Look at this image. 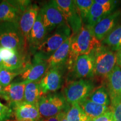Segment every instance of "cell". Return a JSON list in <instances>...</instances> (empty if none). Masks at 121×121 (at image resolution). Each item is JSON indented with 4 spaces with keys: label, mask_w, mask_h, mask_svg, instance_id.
I'll list each match as a JSON object with an SVG mask.
<instances>
[{
    "label": "cell",
    "mask_w": 121,
    "mask_h": 121,
    "mask_svg": "<svg viewBox=\"0 0 121 121\" xmlns=\"http://www.w3.org/2000/svg\"><path fill=\"white\" fill-rule=\"evenodd\" d=\"M108 91L112 105L121 99V69L116 65L107 78Z\"/></svg>",
    "instance_id": "16"
},
{
    "label": "cell",
    "mask_w": 121,
    "mask_h": 121,
    "mask_svg": "<svg viewBox=\"0 0 121 121\" xmlns=\"http://www.w3.org/2000/svg\"><path fill=\"white\" fill-rule=\"evenodd\" d=\"M38 104L42 118L56 116L63 111H67L69 107L63 94L57 92L43 95Z\"/></svg>",
    "instance_id": "5"
},
{
    "label": "cell",
    "mask_w": 121,
    "mask_h": 121,
    "mask_svg": "<svg viewBox=\"0 0 121 121\" xmlns=\"http://www.w3.org/2000/svg\"><path fill=\"white\" fill-rule=\"evenodd\" d=\"M30 60L28 58L25 51H17L13 58L3 61V66L4 69L10 71L24 70L25 66Z\"/></svg>",
    "instance_id": "21"
},
{
    "label": "cell",
    "mask_w": 121,
    "mask_h": 121,
    "mask_svg": "<svg viewBox=\"0 0 121 121\" xmlns=\"http://www.w3.org/2000/svg\"><path fill=\"white\" fill-rule=\"evenodd\" d=\"M48 33L42 22L41 16L39 13L30 31L28 42V47L31 54L34 55L39 45L43 43Z\"/></svg>",
    "instance_id": "14"
},
{
    "label": "cell",
    "mask_w": 121,
    "mask_h": 121,
    "mask_svg": "<svg viewBox=\"0 0 121 121\" xmlns=\"http://www.w3.org/2000/svg\"><path fill=\"white\" fill-rule=\"evenodd\" d=\"M39 13L48 35L59 26L66 23L54 1H50L43 4L40 8Z\"/></svg>",
    "instance_id": "8"
},
{
    "label": "cell",
    "mask_w": 121,
    "mask_h": 121,
    "mask_svg": "<svg viewBox=\"0 0 121 121\" xmlns=\"http://www.w3.org/2000/svg\"><path fill=\"white\" fill-rule=\"evenodd\" d=\"M17 51L16 49L0 46V57L2 58L3 61H6L13 58Z\"/></svg>",
    "instance_id": "30"
},
{
    "label": "cell",
    "mask_w": 121,
    "mask_h": 121,
    "mask_svg": "<svg viewBox=\"0 0 121 121\" xmlns=\"http://www.w3.org/2000/svg\"><path fill=\"white\" fill-rule=\"evenodd\" d=\"M91 121H114V119L112 112L110 109L99 117L93 119Z\"/></svg>",
    "instance_id": "33"
},
{
    "label": "cell",
    "mask_w": 121,
    "mask_h": 121,
    "mask_svg": "<svg viewBox=\"0 0 121 121\" xmlns=\"http://www.w3.org/2000/svg\"><path fill=\"white\" fill-rule=\"evenodd\" d=\"M23 70L10 71L6 69H0V85L2 87H4L11 83L16 77L19 76Z\"/></svg>",
    "instance_id": "28"
},
{
    "label": "cell",
    "mask_w": 121,
    "mask_h": 121,
    "mask_svg": "<svg viewBox=\"0 0 121 121\" xmlns=\"http://www.w3.org/2000/svg\"><path fill=\"white\" fill-rule=\"evenodd\" d=\"M2 89H3V87H2V86L0 85V95H1V94L2 93Z\"/></svg>",
    "instance_id": "39"
},
{
    "label": "cell",
    "mask_w": 121,
    "mask_h": 121,
    "mask_svg": "<svg viewBox=\"0 0 121 121\" xmlns=\"http://www.w3.org/2000/svg\"><path fill=\"white\" fill-rule=\"evenodd\" d=\"M4 68V66H3V60L2 58L0 57V69H3Z\"/></svg>",
    "instance_id": "37"
},
{
    "label": "cell",
    "mask_w": 121,
    "mask_h": 121,
    "mask_svg": "<svg viewBox=\"0 0 121 121\" xmlns=\"http://www.w3.org/2000/svg\"><path fill=\"white\" fill-rule=\"evenodd\" d=\"M19 24L11 22H0V45L14 49L17 51H25L26 46Z\"/></svg>",
    "instance_id": "3"
},
{
    "label": "cell",
    "mask_w": 121,
    "mask_h": 121,
    "mask_svg": "<svg viewBox=\"0 0 121 121\" xmlns=\"http://www.w3.org/2000/svg\"><path fill=\"white\" fill-rule=\"evenodd\" d=\"M121 18V11L112 12L101 20L93 28L94 35L99 41L102 42L109 33L117 26Z\"/></svg>",
    "instance_id": "11"
},
{
    "label": "cell",
    "mask_w": 121,
    "mask_h": 121,
    "mask_svg": "<svg viewBox=\"0 0 121 121\" xmlns=\"http://www.w3.org/2000/svg\"><path fill=\"white\" fill-rule=\"evenodd\" d=\"M39 11L40 7L37 4H31L22 13L18 22L20 29L25 38L27 45L30 31L35 22Z\"/></svg>",
    "instance_id": "13"
},
{
    "label": "cell",
    "mask_w": 121,
    "mask_h": 121,
    "mask_svg": "<svg viewBox=\"0 0 121 121\" xmlns=\"http://www.w3.org/2000/svg\"><path fill=\"white\" fill-rule=\"evenodd\" d=\"M48 69L47 60L35 53L32 60L27 63L23 71L14 81L26 82L39 81Z\"/></svg>",
    "instance_id": "7"
},
{
    "label": "cell",
    "mask_w": 121,
    "mask_h": 121,
    "mask_svg": "<svg viewBox=\"0 0 121 121\" xmlns=\"http://www.w3.org/2000/svg\"><path fill=\"white\" fill-rule=\"evenodd\" d=\"M6 121H15V120H7Z\"/></svg>",
    "instance_id": "40"
},
{
    "label": "cell",
    "mask_w": 121,
    "mask_h": 121,
    "mask_svg": "<svg viewBox=\"0 0 121 121\" xmlns=\"http://www.w3.org/2000/svg\"><path fill=\"white\" fill-rule=\"evenodd\" d=\"M67 111H63L59 114L60 116V121H68L67 116H66Z\"/></svg>",
    "instance_id": "35"
},
{
    "label": "cell",
    "mask_w": 121,
    "mask_h": 121,
    "mask_svg": "<svg viewBox=\"0 0 121 121\" xmlns=\"http://www.w3.org/2000/svg\"><path fill=\"white\" fill-rule=\"evenodd\" d=\"M94 85L87 79H80L71 82L64 89L65 99L69 104L79 103L87 99L94 90Z\"/></svg>",
    "instance_id": "6"
},
{
    "label": "cell",
    "mask_w": 121,
    "mask_h": 121,
    "mask_svg": "<svg viewBox=\"0 0 121 121\" xmlns=\"http://www.w3.org/2000/svg\"><path fill=\"white\" fill-rule=\"evenodd\" d=\"M68 121H91L81 109L79 104L75 103L71 104L66 112Z\"/></svg>",
    "instance_id": "26"
},
{
    "label": "cell",
    "mask_w": 121,
    "mask_h": 121,
    "mask_svg": "<svg viewBox=\"0 0 121 121\" xmlns=\"http://www.w3.org/2000/svg\"></svg>",
    "instance_id": "41"
},
{
    "label": "cell",
    "mask_w": 121,
    "mask_h": 121,
    "mask_svg": "<svg viewBox=\"0 0 121 121\" xmlns=\"http://www.w3.org/2000/svg\"><path fill=\"white\" fill-rule=\"evenodd\" d=\"M27 82L13 81L7 86L3 87L1 97L5 100L12 108L24 101V91Z\"/></svg>",
    "instance_id": "12"
},
{
    "label": "cell",
    "mask_w": 121,
    "mask_h": 121,
    "mask_svg": "<svg viewBox=\"0 0 121 121\" xmlns=\"http://www.w3.org/2000/svg\"><path fill=\"white\" fill-rule=\"evenodd\" d=\"M72 72L80 79L94 76V62L91 54L79 56L74 64Z\"/></svg>",
    "instance_id": "15"
},
{
    "label": "cell",
    "mask_w": 121,
    "mask_h": 121,
    "mask_svg": "<svg viewBox=\"0 0 121 121\" xmlns=\"http://www.w3.org/2000/svg\"><path fill=\"white\" fill-rule=\"evenodd\" d=\"M38 121H60V116L59 114L53 117L48 118H41Z\"/></svg>",
    "instance_id": "34"
},
{
    "label": "cell",
    "mask_w": 121,
    "mask_h": 121,
    "mask_svg": "<svg viewBox=\"0 0 121 121\" xmlns=\"http://www.w3.org/2000/svg\"><path fill=\"white\" fill-rule=\"evenodd\" d=\"M22 13L15 1H3L0 3V22L18 23Z\"/></svg>",
    "instance_id": "19"
},
{
    "label": "cell",
    "mask_w": 121,
    "mask_h": 121,
    "mask_svg": "<svg viewBox=\"0 0 121 121\" xmlns=\"http://www.w3.org/2000/svg\"><path fill=\"white\" fill-rule=\"evenodd\" d=\"M72 35V31L67 23L59 26L53 34L47 35L39 45L35 53L47 60L49 57Z\"/></svg>",
    "instance_id": "4"
},
{
    "label": "cell",
    "mask_w": 121,
    "mask_h": 121,
    "mask_svg": "<svg viewBox=\"0 0 121 121\" xmlns=\"http://www.w3.org/2000/svg\"><path fill=\"white\" fill-rule=\"evenodd\" d=\"M63 67L48 69L41 80L40 87L43 95L55 93L62 86L63 81Z\"/></svg>",
    "instance_id": "10"
},
{
    "label": "cell",
    "mask_w": 121,
    "mask_h": 121,
    "mask_svg": "<svg viewBox=\"0 0 121 121\" xmlns=\"http://www.w3.org/2000/svg\"><path fill=\"white\" fill-rule=\"evenodd\" d=\"M94 2L105 8L110 9L112 11H113L117 2V1L112 0H95Z\"/></svg>",
    "instance_id": "32"
},
{
    "label": "cell",
    "mask_w": 121,
    "mask_h": 121,
    "mask_svg": "<svg viewBox=\"0 0 121 121\" xmlns=\"http://www.w3.org/2000/svg\"><path fill=\"white\" fill-rule=\"evenodd\" d=\"M81 109L88 117L93 119L99 117L111 109L110 106L101 105L92 102L88 98L78 103Z\"/></svg>",
    "instance_id": "20"
},
{
    "label": "cell",
    "mask_w": 121,
    "mask_h": 121,
    "mask_svg": "<svg viewBox=\"0 0 121 121\" xmlns=\"http://www.w3.org/2000/svg\"><path fill=\"white\" fill-rule=\"evenodd\" d=\"M93 58L94 75L107 78L117 65V54L102 44L90 53Z\"/></svg>",
    "instance_id": "2"
},
{
    "label": "cell",
    "mask_w": 121,
    "mask_h": 121,
    "mask_svg": "<svg viewBox=\"0 0 121 121\" xmlns=\"http://www.w3.org/2000/svg\"><path fill=\"white\" fill-rule=\"evenodd\" d=\"M102 45L95 37L93 28L83 23L78 34L73 35L66 67L72 72L76 60L79 56L89 54Z\"/></svg>",
    "instance_id": "1"
},
{
    "label": "cell",
    "mask_w": 121,
    "mask_h": 121,
    "mask_svg": "<svg viewBox=\"0 0 121 121\" xmlns=\"http://www.w3.org/2000/svg\"><path fill=\"white\" fill-rule=\"evenodd\" d=\"M112 12L113 11L110 9L100 5L94 1V3L90 10L88 18L85 24L91 28H93L103 18Z\"/></svg>",
    "instance_id": "22"
},
{
    "label": "cell",
    "mask_w": 121,
    "mask_h": 121,
    "mask_svg": "<svg viewBox=\"0 0 121 121\" xmlns=\"http://www.w3.org/2000/svg\"><path fill=\"white\" fill-rule=\"evenodd\" d=\"M74 4L84 24L86 22L94 0H74Z\"/></svg>",
    "instance_id": "27"
},
{
    "label": "cell",
    "mask_w": 121,
    "mask_h": 121,
    "mask_svg": "<svg viewBox=\"0 0 121 121\" xmlns=\"http://www.w3.org/2000/svg\"><path fill=\"white\" fill-rule=\"evenodd\" d=\"M57 7L62 14L66 23L71 29L72 34L75 35L79 32L83 22L73 1L54 0Z\"/></svg>",
    "instance_id": "9"
},
{
    "label": "cell",
    "mask_w": 121,
    "mask_h": 121,
    "mask_svg": "<svg viewBox=\"0 0 121 121\" xmlns=\"http://www.w3.org/2000/svg\"><path fill=\"white\" fill-rule=\"evenodd\" d=\"M117 54V65L121 69V50L116 52Z\"/></svg>",
    "instance_id": "36"
},
{
    "label": "cell",
    "mask_w": 121,
    "mask_h": 121,
    "mask_svg": "<svg viewBox=\"0 0 121 121\" xmlns=\"http://www.w3.org/2000/svg\"><path fill=\"white\" fill-rule=\"evenodd\" d=\"M87 98L99 105L107 107L110 105V100L108 89L103 86L93 90Z\"/></svg>",
    "instance_id": "25"
},
{
    "label": "cell",
    "mask_w": 121,
    "mask_h": 121,
    "mask_svg": "<svg viewBox=\"0 0 121 121\" xmlns=\"http://www.w3.org/2000/svg\"><path fill=\"white\" fill-rule=\"evenodd\" d=\"M73 35L69 37L48 59V69L63 67L67 63Z\"/></svg>",
    "instance_id": "18"
},
{
    "label": "cell",
    "mask_w": 121,
    "mask_h": 121,
    "mask_svg": "<svg viewBox=\"0 0 121 121\" xmlns=\"http://www.w3.org/2000/svg\"><path fill=\"white\" fill-rule=\"evenodd\" d=\"M13 113V110L10 107L4 105L0 102V121L9 120Z\"/></svg>",
    "instance_id": "29"
},
{
    "label": "cell",
    "mask_w": 121,
    "mask_h": 121,
    "mask_svg": "<svg viewBox=\"0 0 121 121\" xmlns=\"http://www.w3.org/2000/svg\"><path fill=\"white\" fill-rule=\"evenodd\" d=\"M39 81L28 82L24 91V101L28 103L38 104L39 99L43 96Z\"/></svg>",
    "instance_id": "23"
},
{
    "label": "cell",
    "mask_w": 121,
    "mask_h": 121,
    "mask_svg": "<svg viewBox=\"0 0 121 121\" xmlns=\"http://www.w3.org/2000/svg\"><path fill=\"white\" fill-rule=\"evenodd\" d=\"M101 43L115 52L121 51V24L117 25Z\"/></svg>",
    "instance_id": "24"
},
{
    "label": "cell",
    "mask_w": 121,
    "mask_h": 121,
    "mask_svg": "<svg viewBox=\"0 0 121 121\" xmlns=\"http://www.w3.org/2000/svg\"><path fill=\"white\" fill-rule=\"evenodd\" d=\"M15 117L17 120L30 119L38 121L41 119L39 111L38 104H33L23 102L16 104L12 108Z\"/></svg>",
    "instance_id": "17"
},
{
    "label": "cell",
    "mask_w": 121,
    "mask_h": 121,
    "mask_svg": "<svg viewBox=\"0 0 121 121\" xmlns=\"http://www.w3.org/2000/svg\"><path fill=\"white\" fill-rule=\"evenodd\" d=\"M15 121H34L30 120V119H20V120H17V119H15Z\"/></svg>",
    "instance_id": "38"
},
{
    "label": "cell",
    "mask_w": 121,
    "mask_h": 121,
    "mask_svg": "<svg viewBox=\"0 0 121 121\" xmlns=\"http://www.w3.org/2000/svg\"><path fill=\"white\" fill-rule=\"evenodd\" d=\"M110 107L114 121H121V99Z\"/></svg>",
    "instance_id": "31"
}]
</instances>
